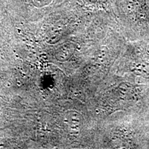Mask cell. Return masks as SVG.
I'll return each instance as SVG.
<instances>
[{
	"label": "cell",
	"instance_id": "obj_1",
	"mask_svg": "<svg viewBox=\"0 0 149 149\" xmlns=\"http://www.w3.org/2000/svg\"><path fill=\"white\" fill-rule=\"evenodd\" d=\"M65 119H66V124L68 127L72 129L77 127L80 120L77 113H73V112H70V113H67Z\"/></svg>",
	"mask_w": 149,
	"mask_h": 149
},
{
	"label": "cell",
	"instance_id": "obj_2",
	"mask_svg": "<svg viewBox=\"0 0 149 149\" xmlns=\"http://www.w3.org/2000/svg\"><path fill=\"white\" fill-rule=\"evenodd\" d=\"M88 2L93 4H98L100 6H106L109 0H86Z\"/></svg>",
	"mask_w": 149,
	"mask_h": 149
},
{
	"label": "cell",
	"instance_id": "obj_3",
	"mask_svg": "<svg viewBox=\"0 0 149 149\" xmlns=\"http://www.w3.org/2000/svg\"><path fill=\"white\" fill-rule=\"evenodd\" d=\"M51 0H33V2L37 6H43L51 2Z\"/></svg>",
	"mask_w": 149,
	"mask_h": 149
}]
</instances>
